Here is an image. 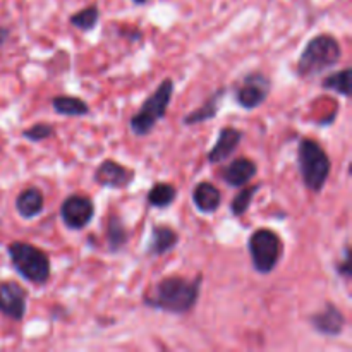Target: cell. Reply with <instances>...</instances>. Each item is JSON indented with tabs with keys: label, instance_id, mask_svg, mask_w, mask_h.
<instances>
[{
	"label": "cell",
	"instance_id": "9",
	"mask_svg": "<svg viewBox=\"0 0 352 352\" xmlns=\"http://www.w3.org/2000/svg\"><path fill=\"white\" fill-rule=\"evenodd\" d=\"M28 309V291L14 280L0 282V313L12 322H23Z\"/></svg>",
	"mask_w": 352,
	"mask_h": 352
},
{
	"label": "cell",
	"instance_id": "14",
	"mask_svg": "<svg viewBox=\"0 0 352 352\" xmlns=\"http://www.w3.org/2000/svg\"><path fill=\"white\" fill-rule=\"evenodd\" d=\"M179 244V232L170 226H153L151 227L150 241H148V256H164L175 250Z\"/></svg>",
	"mask_w": 352,
	"mask_h": 352
},
{
	"label": "cell",
	"instance_id": "7",
	"mask_svg": "<svg viewBox=\"0 0 352 352\" xmlns=\"http://www.w3.org/2000/svg\"><path fill=\"white\" fill-rule=\"evenodd\" d=\"M272 91V81L263 72L253 71L244 74L234 86V100L244 110H254L263 105Z\"/></svg>",
	"mask_w": 352,
	"mask_h": 352
},
{
	"label": "cell",
	"instance_id": "26",
	"mask_svg": "<svg viewBox=\"0 0 352 352\" xmlns=\"http://www.w3.org/2000/svg\"><path fill=\"white\" fill-rule=\"evenodd\" d=\"M131 2H133L134 6H146L148 0H131Z\"/></svg>",
	"mask_w": 352,
	"mask_h": 352
},
{
	"label": "cell",
	"instance_id": "23",
	"mask_svg": "<svg viewBox=\"0 0 352 352\" xmlns=\"http://www.w3.org/2000/svg\"><path fill=\"white\" fill-rule=\"evenodd\" d=\"M260 189H261V184L243 186V188H241V191L234 196L232 203H230V213H232L234 217L246 215V212L250 210L251 203H253V198L258 195V192H260Z\"/></svg>",
	"mask_w": 352,
	"mask_h": 352
},
{
	"label": "cell",
	"instance_id": "19",
	"mask_svg": "<svg viewBox=\"0 0 352 352\" xmlns=\"http://www.w3.org/2000/svg\"><path fill=\"white\" fill-rule=\"evenodd\" d=\"M50 105L55 113L64 117H85L89 113L88 103H86L85 100L78 98V96H67V95L54 96Z\"/></svg>",
	"mask_w": 352,
	"mask_h": 352
},
{
	"label": "cell",
	"instance_id": "24",
	"mask_svg": "<svg viewBox=\"0 0 352 352\" xmlns=\"http://www.w3.org/2000/svg\"><path fill=\"white\" fill-rule=\"evenodd\" d=\"M55 134V127L50 126V124L45 122H38L34 126L28 127V129L23 131V138L24 140L31 141V143H41V141L48 140Z\"/></svg>",
	"mask_w": 352,
	"mask_h": 352
},
{
	"label": "cell",
	"instance_id": "6",
	"mask_svg": "<svg viewBox=\"0 0 352 352\" xmlns=\"http://www.w3.org/2000/svg\"><path fill=\"white\" fill-rule=\"evenodd\" d=\"M248 250H250L251 265H253L254 272L260 275H268L277 268L284 244L277 232L267 229V227H261L250 236Z\"/></svg>",
	"mask_w": 352,
	"mask_h": 352
},
{
	"label": "cell",
	"instance_id": "15",
	"mask_svg": "<svg viewBox=\"0 0 352 352\" xmlns=\"http://www.w3.org/2000/svg\"><path fill=\"white\" fill-rule=\"evenodd\" d=\"M226 93L227 88H219L217 91H213L212 95L203 102L201 107H198L196 110H192V112L186 113V116L182 117V124H184V126H196V124L208 122V120L215 119L220 107H222V100L223 96H226Z\"/></svg>",
	"mask_w": 352,
	"mask_h": 352
},
{
	"label": "cell",
	"instance_id": "25",
	"mask_svg": "<svg viewBox=\"0 0 352 352\" xmlns=\"http://www.w3.org/2000/svg\"><path fill=\"white\" fill-rule=\"evenodd\" d=\"M342 261L340 263H336V272L337 275L344 277L346 280H349L351 275H352V268H351V248L349 244L344 246V254H342Z\"/></svg>",
	"mask_w": 352,
	"mask_h": 352
},
{
	"label": "cell",
	"instance_id": "4",
	"mask_svg": "<svg viewBox=\"0 0 352 352\" xmlns=\"http://www.w3.org/2000/svg\"><path fill=\"white\" fill-rule=\"evenodd\" d=\"M298 164L306 189L316 195L322 192L332 170V162L322 144L311 138H302L298 148Z\"/></svg>",
	"mask_w": 352,
	"mask_h": 352
},
{
	"label": "cell",
	"instance_id": "18",
	"mask_svg": "<svg viewBox=\"0 0 352 352\" xmlns=\"http://www.w3.org/2000/svg\"><path fill=\"white\" fill-rule=\"evenodd\" d=\"M131 239V232L124 220L119 215L112 213L105 222V243L107 251L112 254L120 253L127 246Z\"/></svg>",
	"mask_w": 352,
	"mask_h": 352
},
{
	"label": "cell",
	"instance_id": "16",
	"mask_svg": "<svg viewBox=\"0 0 352 352\" xmlns=\"http://www.w3.org/2000/svg\"><path fill=\"white\" fill-rule=\"evenodd\" d=\"M192 203L203 215L215 213L222 205V192L212 182H199L192 189Z\"/></svg>",
	"mask_w": 352,
	"mask_h": 352
},
{
	"label": "cell",
	"instance_id": "2",
	"mask_svg": "<svg viewBox=\"0 0 352 352\" xmlns=\"http://www.w3.org/2000/svg\"><path fill=\"white\" fill-rule=\"evenodd\" d=\"M342 57V47L333 34L322 33L306 43L298 58V74L302 79L316 78L336 67Z\"/></svg>",
	"mask_w": 352,
	"mask_h": 352
},
{
	"label": "cell",
	"instance_id": "3",
	"mask_svg": "<svg viewBox=\"0 0 352 352\" xmlns=\"http://www.w3.org/2000/svg\"><path fill=\"white\" fill-rule=\"evenodd\" d=\"M7 254L16 274L26 282L41 287L50 280V258L40 248L24 243V241H14L7 248Z\"/></svg>",
	"mask_w": 352,
	"mask_h": 352
},
{
	"label": "cell",
	"instance_id": "12",
	"mask_svg": "<svg viewBox=\"0 0 352 352\" xmlns=\"http://www.w3.org/2000/svg\"><path fill=\"white\" fill-rule=\"evenodd\" d=\"M258 172V165L254 164L251 158L248 157H239L234 158L229 165L222 168L220 172V177L230 188H243V186L250 184L254 179Z\"/></svg>",
	"mask_w": 352,
	"mask_h": 352
},
{
	"label": "cell",
	"instance_id": "22",
	"mask_svg": "<svg viewBox=\"0 0 352 352\" xmlns=\"http://www.w3.org/2000/svg\"><path fill=\"white\" fill-rule=\"evenodd\" d=\"M100 21V9L96 6H88L85 9L78 10V12L72 14L69 17V23L74 28H78L82 33H88V31L95 30L96 24Z\"/></svg>",
	"mask_w": 352,
	"mask_h": 352
},
{
	"label": "cell",
	"instance_id": "11",
	"mask_svg": "<svg viewBox=\"0 0 352 352\" xmlns=\"http://www.w3.org/2000/svg\"><path fill=\"white\" fill-rule=\"evenodd\" d=\"M309 323H311L313 330L318 332L320 336L325 337H339L346 330L347 320L340 308H337L333 302H327L318 313L309 316Z\"/></svg>",
	"mask_w": 352,
	"mask_h": 352
},
{
	"label": "cell",
	"instance_id": "5",
	"mask_svg": "<svg viewBox=\"0 0 352 352\" xmlns=\"http://www.w3.org/2000/svg\"><path fill=\"white\" fill-rule=\"evenodd\" d=\"M172 96H174V81L167 78L155 88V91L144 100L141 109L129 119L131 133L140 138L148 136L165 117Z\"/></svg>",
	"mask_w": 352,
	"mask_h": 352
},
{
	"label": "cell",
	"instance_id": "10",
	"mask_svg": "<svg viewBox=\"0 0 352 352\" xmlns=\"http://www.w3.org/2000/svg\"><path fill=\"white\" fill-rule=\"evenodd\" d=\"M134 175H136L134 170L124 167L122 164L112 160V158H107V160H103L102 164L96 167L93 179H95L96 184L102 186V188L126 189L133 184Z\"/></svg>",
	"mask_w": 352,
	"mask_h": 352
},
{
	"label": "cell",
	"instance_id": "8",
	"mask_svg": "<svg viewBox=\"0 0 352 352\" xmlns=\"http://www.w3.org/2000/svg\"><path fill=\"white\" fill-rule=\"evenodd\" d=\"M58 215L67 229L82 230L95 217V203L85 195H71L62 201Z\"/></svg>",
	"mask_w": 352,
	"mask_h": 352
},
{
	"label": "cell",
	"instance_id": "21",
	"mask_svg": "<svg viewBox=\"0 0 352 352\" xmlns=\"http://www.w3.org/2000/svg\"><path fill=\"white\" fill-rule=\"evenodd\" d=\"M323 89H329V91L337 93V95L344 96V98H349L351 96V67L342 69V71L332 72V74L327 76L325 79H322L320 82Z\"/></svg>",
	"mask_w": 352,
	"mask_h": 352
},
{
	"label": "cell",
	"instance_id": "20",
	"mask_svg": "<svg viewBox=\"0 0 352 352\" xmlns=\"http://www.w3.org/2000/svg\"><path fill=\"white\" fill-rule=\"evenodd\" d=\"M177 198V188L168 182H155L146 195V201L151 208H168Z\"/></svg>",
	"mask_w": 352,
	"mask_h": 352
},
{
	"label": "cell",
	"instance_id": "17",
	"mask_svg": "<svg viewBox=\"0 0 352 352\" xmlns=\"http://www.w3.org/2000/svg\"><path fill=\"white\" fill-rule=\"evenodd\" d=\"M14 205H16V212L19 213L21 219L33 220L36 219L38 215H41V212H43L45 196L43 192H41V189L31 186V188L23 189V191L17 195Z\"/></svg>",
	"mask_w": 352,
	"mask_h": 352
},
{
	"label": "cell",
	"instance_id": "1",
	"mask_svg": "<svg viewBox=\"0 0 352 352\" xmlns=\"http://www.w3.org/2000/svg\"><path fill=\"white\" fill-rule=\"evenodd\" d=\"M201 284V274L196 275L195 278L170 275L157 282L153 289L143 296V302L144 306L157 311L170 313V315H188L198 305Z\"/></svg>",
	"mask_w": 352,
	"mask_h": 352
},
{
	"label": "cell",
	"instance_id": "13",
	"mask_svg": "<svg viewBox=\"0 0 352 352\" xmlns=\"http://www.w3.org/2000/svg\"><path fill=\"white\" fill-rule=\"evenodd\" d=\"M243 138L244 133L241 129H237V127H222L215 144L208 151L210 164H222V162L229 160V157L237 150Z\"/></svg>",
	"mask_w": 352,
	"mask_h": 352
}]
</instances>
